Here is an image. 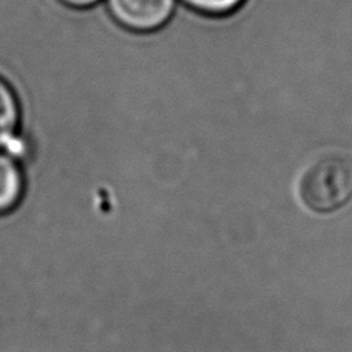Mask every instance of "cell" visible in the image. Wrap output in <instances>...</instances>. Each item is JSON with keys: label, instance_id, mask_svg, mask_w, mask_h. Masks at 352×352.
<instances>
[{"label": "cell", "instance_id": "6da1fadb", "mask_svg": "<svg viewBox=\"0 0 352 352\" xmlns=\"http://www.w3.org/2000/svg\"><path fill=\"white\" fill-rule=\"evenodd\" d=\"M300 193L309 209H338L352 197V161L343 156L318 160L301 179Z\"/></svg>", "mask_w": 352, "mask_h": 352}, {"label": "cell", "instance_id": "5b68a950", "mask_svg": "<svg viewBox=\"0 0 352 352\" xmlns=\"http://www.w3.org/2000/svg\"><path fill=\"white\" fill-rule=\"evenodd\" d=\"M182 2L203 14L224 16L240 8L244 0H182Z\"/></svg>", "mask_w": 352, "mask_h": 352}, {"label": "cell", "instance_id": "8992f818", "mask_svg": "<svg viewBox=\"0 0 352 352\" xmlns=\"http://www.w3.org/2000/svg\"><path fill=\"white\" fill-rule=\"evenodd\" d=\"M67 6H70V8H76V10H85V8H90V6L96 5L99 0H59Z\"/></svg>", "mask_w": 352, "mask_h": 352}, {"label": "cell", "instance_id": "3957f363", "mask_svg": "<svg viewBox=\"0 0 352 352\" xmlns=\"http://www.w3.org/2000/svg\"><path fill=\"white\" fill-rule=\"evenodd\" d=\"M25 178L16 158L0 152V215L16 209L23 198Z\"/></svg>", "mask_w": 352, "mask_h": 352}, {"label": "cell", "instance_id": "7a4b0ae2", "mask_svg": "<svg viewBox=\"0 0 352 352\" xmlns=\"http://www.w3.org/2000/svg\"><path fill=\"white\" fill-rule=\"evenodd\" d=\"M176 0H109L113 19L127 30L150 33L170 21Z\"/></svg>", "mask_w": 352, "mask_h": 352}, {"label": "cell", "instance_id": "277c9868", "mask_svg": "<svg viewBox=\"0 0 352 352\" xmlns=\"http://www.w3.org/2000/svg\"><path fill=\"white\" fill-rule=\"evenodd\" d=\"M21 124V105L12 88L0 79V152L12 148Z\"/></svg>", "mask_w": 352, "mask_h": 352}]
</instances>
